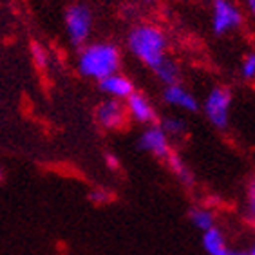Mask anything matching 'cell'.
<instances>
[{"instance_id":"obj_1","label":"cell","mask_w":255,"mask_h":255,"mask_svg":"<svg viewBox=\"0 0 255 255\" xmlns=\"http://www.w3.org/2000/svg\"><path fill=\"white\" fill-rule=\"evenodd\" d=\"M128 49L143 64L154 69L167 58L168 40L161 27L154 24H139L128 33Z\"/></svg>"},{"instance_id":"obj_2","label":"cell","mask_w":255,"mask_h":255,"mask_svg":"<svg viewBox=\"0 0 255 255\" xmlns=\"http://www.w3.org/2000/svg\"><path fill=\"white\" fill-rule=\"evenodd\" d=\"M120 51L114 44L107 42H98V44L87 45L78 58V69L80 73L102 82L111 74H116L120 69Z\"/></svg>"},{"instance_id":"obj_3","label":"cell","mask_w":255,"mask_h":255,"mask_svg":"<svg viewBox=\"0 0 255 255\" xmlns=\"http://www.w3.org/2000/svg\"><path fill=\"white\" fill-rule=\"evenodd\" d=\"M230 109H232V91L228 87L217 85L210 89L206 94L203 111H205L208 122L219 130H225L230 125Z\"/></svg>"},{"instance_id":"obj_4","label":"cell","mask_w":255,"mask_h":255,"mask_svg":"<svg viewBox=\"0 0 255 255\" xmlns=\"http://www.w3.org/2000/svg\"><path fill=\"white\" fill-rule=\"evenodd\" d=\"M243 13L232 0L212 2V31L217 36H225L243 25Z\"/></svg>"},{"instance_id":"obj_5","label":"cell","mask_w":255,"mask_h":255,"mask_svg":"<svg viewBox=\"0 0 255 255\" xmlns=\"http://www.w3.org/2000/svg\"><path fill=\"white\" fill-rule=\"evenodd\" d=\"M65 25H67L69 38L73 40L74 45L84 44L89 38L91 25H93V13L87 5L74 4L65 13Z\"/></svg>"},{"instance_id":"obj_6","label":"cell","mask_w":255,"mask_h":255,"mask_svg":"<svg viewBox=\"0 0 255 255\" xmlns=\"http://www.w3.org/2000/svg\"><path fill=\"white\" fill-rule=\"evenodd\" d=\"M137 147L145 152L159 157V159H167L172 152L170 137L163 132V128L159 125H150L148 128H145L137 139Z\"/></svg>"},{"instance_id":"obj_7","label":"cell","mask_w":255,"mask_h":255,"mask_svg":"<svg viewBox=\"0 0 255 255\" xmlns=\"http://www.w3.org/2000/svg\"><path fill=\"white\" fill-rule=\"evenodd\" d=\"M96 120L103 128L116 130V128H122L127 122V109L120 100H105L96 109Z\"/></svg>"},{"instance_id":"obj_8","label":"cell","mask_w":255,"mask_h":255,"mask_svg":"<svg viewBox=\"0 0 255 255\" xmlns=\"http://www.w3.org/2000/svg\"><path fill=\"white\" fill-rule=\"evenodd\" d=\"M125 109H127V114H130L137 123H143V125H152L157 120L154 105L148 102L147 96H143L141 93H136V91L127 98Z\"/></svg>"},{"instance_id":"obj_9","label":"cell","mask_w":255,"mask_h":255,"mask_svg":"<svg viewBox=\"0 0 255 255\" xmlns=\"http://www.w3.org/2000/svg\"><path fill=\"white\" fill-rule=\"evenodd\" d=\"M163 100L172 105V107H177V109H183V111H187V113H197L199 111V102L194 94L185 89L181 84H176V85H168L165 87L163 91Z\"/></svg>"},{"instance_id":"obj_10","label":"cell","mask_w":255,"mask_h":255,"mask_svg":"<svg viewBox=\"0 0 255 255\" xmlns=\"http://www.w3.org/2000/svg\"><path fill=\"white\" fill-rule=\"evenodd\" d=\"M100 89L105 94H109L113 100H127L134 93V84L127 76L116 73L107 76V78H103L100 82Z\"/></svg>"},{"instance_id":"obj_11","label":"cell","mask_w":255,"mask_h":255,"mask_svg":"<svg viewBox=\"0 0 255 255\" xmlns=\"http://www.w3.org/2000/svg\"><path fill=\"white\" fill-rule=\"evenodd\" d=\"M168 165V168L172 170V174L179 179V181L185 185V187H192L196 183V177H194V172L188 168V165L183 161V157L176 152H170V156L165 159Z\"/></svg>"},{"instance_id":"obj_12","label":"cell","mask_w":255,"mask_h":255,"mask_svg":"<svg viewBox=\"0 0 255 255\" xmlns=\"http://www.w3.org/2000/svg\"><path fill=\"white\" fill-rule=\"evenodd\" d=\"M201 243H203V248H205V252L208 255H217L219 252L228 248L225 232H223L219 226H214V228H210V230L203 232Z\"/></svg>"},{"instance_id":"obj_13","label":"cell","mask_w":255,"mask_h":255,"mask_svg":"<svg viewBox=\"0 0 255 255\" xmlns=\"http://www.w3.org/2000/svg\"><path fill=\"white\" fill-rule=\"evenodd\" d=\"M154 73H156L157 80H159L161 84H165V87L179 84V80H181V69H179V65L170 58L163 60L161 64L154 69Z\"/></svg>"},{"instance_id":"obj_14","label":"cell","mask_w":255,"mask_h":255,"mask_svg":"<svg viewBox=\"0 0 255 255\" xmlns=\"http://www.w3.org/2000/svg\"><path fill=\"white\" fill-rule=\"evenodd\" d=\"M190 223L194 225V228L201 232H206L214 228L216 225V214L210 210V208H206V206H196V208H192L190 210Z\"/></svg>"},{"instance_id":"obj_15","label":"cell","mask_w":255,"mask_h":255,"mask_svg":"<svg viewBox=\"0 0 255 255\" xmlns=\"http://www.w3.org/2000/svg\"><path fill=\"white\" fill-rule=\"evenodd\" d=\"M159 127L163 128V132L167 134L168 137H181L183 134L187 132V122L181 118H177V116H167V118H163Z\"/></svg>"},{"instance_id":"obj_16","label":"cell","mask_w":255,"mask_h":255,"mask_svg":"<svg viewBox=\"0 0 255 255\" xmlns=\"http://www.w3.org/2000/svg\"><path fill=\"white\" fill-rule=\"evenodd\" d=\"M239 74L245 82L255 84V51H250V53L245 54V58L241 62Z\"/></svg>"},{"instance_id":"obj_17","label":"cell","mask_w":255,"mask_h":255,"mask_svg":"<svg viewBox=\"0 0 255 255\" xmlns=\"http://www.w3.org/2000/svg\"><path fill=\"white\" fill-rule=\"evenodd\" d=\"M245 217L246 221L252 226H255V174L248 181L246 187V208H245Z\"/></svg>"},{"instance_id":"obj_18","label":"cell","mask_w":255,"mask_h":255,"mask_svg":"<svg viewBox=\"0 0 255 255\" xmlns=\"http://www.w3.org/2000/svg\"><path fill=\"white\" fill-rule=\"evenodd\" d=\"M31 51H33V56H34V62H36V65L44 69L45 65H47V53H45V51L42 49V45H38V44L31 45Z\"/></svg>"},{"instance_id":"obj_19","label":"cell","mask_w":255,"mask_h":255,"mask_svg":"<svg viewBox=\"0 0 255 255\" xmlns=\"http://www.w3.org/2000/svg\"><path fill=\"white\" fill-rule=\"evenodd\" d=\"M217 255H248V250H239V248H225L223 252H219Z\"/></svg>"},{"instance_id":"obj_20","label":"cell","mask_w":255,"mask_h":255,"mask_svg":"<svg viewBox=\"0 0 255 255\" xmlns=\"http://www.w3.org/2000/svg\"><path fill=\"white\" fill-rule=\"evenodd\" d=\"M107 161H109V167H111V168H118L120 163H118V159H116L114 156H111V154H109V156H107Z\"/></svg>"},{"instance_id":"obj_21","label":"cell","mask_w":255,"mask_h":255,"mask_svg":"<svg viewBox=\"0 0 255 255\" xmlns=\"http://www.w3.org/2000/svg\"><path fill=\"white\" fill-rule=\"evenodd\" d=\"M246 7L252 13V16L255 18V0H246Z\"/></svg>"},{"instance_id":"obj_22","label":"cell","mask_w":255,"mask_h":255,"mask_svg":"<svg viewBox=\"0 0 255 255\" xmlns=\"http://www.w3.org/2000/svg\"><path fill=\"white\" fill-rule=\"evenodd\" d=\"M248 255H255V243L252 245V248L248 250Z\"/></svg>"},{"instance_id":"obj_23","label":"cell","mask_w":255,"mask_h":255,"mask_svg":"<svg viewBox=\"0 0 255 255\" xmlns=\"http://www.w3.org/2000/svg\"><path fill=\"white\" fill-rule=\"evenodd\" d=\"M141 2H150V0H141Z\"/></svg>"},{"instance_id":"obj_24","label":"cell","mask_w":255,"mask_h":255,"mask_svg":"<svg viewBox=\"0 0 255 255\" xmlns=\"http://www.w3.org/2000/svg\"><path fill=\"white\" fill-rule=\"evenodd\" d=\"M0 179H2V172H0Z\"/></svg>"}]
</instances>
